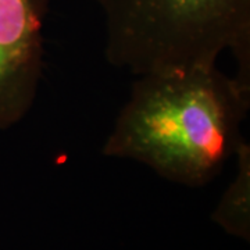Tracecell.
<instances>
[{"label":"cell","instance_id":"obj_1","mask_svg":"<svg viewBox=\"0 0 250 250\" xmlns=\"http://www.w3.org/2000/svg\"><path fill=\"white\" fill-rule=\"evenodd\" d=\"M250 92L217 64L138 75L102 147L178 184L220 174L246 139Z\"/></svg>","mask_w":250,"mask_h":250},{"label":"cell","instance_id":"obj_2","mask_svg":"<svg viewBox=\"0 0 250 250\" xmlns=\"http://www.w3.org/2000/svg\"><path fill=\"white\" fill-rule=\"evenodd\" d=\"M104 53L117 68L143 75L236 59L233 77L250 92V0H99Z\"/></svg>","mask_w":250,"mask_h":250},{"label":"cell","instance_id":"obj_3","mask_svg":"<svg viewBox=\"0 0 250 250\" xmlns=\"http://www.w3.org/2000/svg\"><path fill=\"white\" fill-rule=\"evenodd\" d=\"M49 6L50 0H0V131L21 123L35 104Z\"/></svg>","mask_w":250,"mask_h":250},{"label":"cell","instance_id":"obj_4","mask_svg":"<svg viewBox=\"0 0 250 250\" xmlns=\"http://www.w3.org/2000/svg\"><path fill=\"white\" fill-rule=\"evenodd\" d=\"M236 160V175L224 199L218 217L233 229L245 228V215H248L250 185V145L246 141L233 157Z\"/></svg>","mask_w":250,"mask_h":250}]
</instances>
